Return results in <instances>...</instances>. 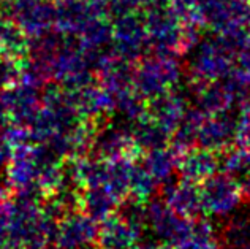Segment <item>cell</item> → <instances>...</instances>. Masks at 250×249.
Here are the masks:
<instances>
[{
  "mask_svg": "<svg viewBox=\"0 0 250 249\" xmlns=\"http://www.w3.org/2000/svg\"><path fill=\"white\" fill-rule=\"evenodd\" d=\"M182 78V68L177 57L149 52L135 64L133 88L146 100L177 88Z\"/></svg>",
  "mask_w": 250,
  "mask_h": 249,
  "instance_id": "1",
  "label": "cell"
},
{
  "mask_svg": "<svg viewBox=\"0 0 250 249\" xmlns=\"http://www.w3.org/2000/svg\"><path fill=\"white\" fill-rule=\"evenodd\" d=\"M190 54L192 57L187 65L190 83L208 84L222 80L234 68L236 56L217 34L210 38H203Z\"/></svg>",
  "mask_w": 250,
  "mask_h": 249,
  "instance_id": "2",
  "label": "cell"
},
{
  "mask_svg": "<svg viewBox=\"0 0 250 249\" xmlns=\"http://www.w3.org/2000/svg\"><path fill=\"white\" fill-rule=\"evenodd\" d=\"M201 208L206 216L228 218L246 200L241 182L228 173H215L200 184Z\"/></svg>",
  "mask_w": 250,
  "mask_h": 249,
  "instance_id": "3",
  "label": "cell"
},
{
  "mask_svg": "<svg viewBox=\"0 0 250 249\" xmlns=\"http://www.w3.org/2000/svg\"><path fill=\"white\" fill-rule=\"evenodd\" d=\"M90 154L103 160H116L122 157L138 160L143 157V151L135 145L128 122L106 119L98 124Z\"/></svg>",
  "mask_w": 250,
  "mask_h": 249,
  "instance_id": "4",
  "label": "cell"
},
{
  "mask_svg": "<svg viewBox=\"0 0 250 249\" xmlns=\"http://www.w3.org/2000/svg\"><path fill=\"white\" fill-rule=\"evenodd\" d=\"M147 228L157 238L173 249L182 246L192 235L193 219L182 218L163 199H150L146 203Z\"/></svg>",
  "mask_w": 250,
  "mask_h": 249,
  "instance_id": "5",
  "label": "cell"
},
{
  "mask_svg": "<svg viewBox=\"0 0 250 249\" xmlns=\"http://www.w3.org/2000/svg\"><path fill=\"white\" fill-rule=\"evenodd\" d=\"M114 49L121 57L138 62L150 52L146 11H136L113 19Z\"/></svg>",
  "mask_w": 250,
  "mask_h": 249,
  "instance_id": "6",
  "label": "cell"
},
{
  "mask_svg": "<svg viewBox=\"0 0 250 249\" xmlns=\"http://www.w3.org/2000/svg\"><path fill=\"white\" fill-rule=\"evenodd\" d=\"M8 117L13 124L30 127L42 108V88L19 81L2 92Z\"/></svg>",
  "mask_w": 250,
  "mask_h": 249,
  "instance_id": "7",
  "label": "cell"
},
{
  "mask_svg": "<svg viewBox=\"0 0 250 249\" xmlns=\"http://www.w3.org/2000/svg\"><path fill=\"white\" fill-rule=\"evenodd\" d=\"M234 110H227L222 113L206 114V119L203 121L201 129L198 132V145L215 153L227 149L228 146L234 145L236 138V127H238L239 113H234Z\"/></svg>",
  "mask_w": 250,
  "mask_h": 249,
  "instance_id": "8",
  "label": "cell"
},
{
  "mask_svg": "<svg viewBox=\"0 0 250 249\" xmlns=\"http://www.w3.org/2000/svg\"><path fill=\"white\" fill-rule=\"evenodd\" d=\"M97 237L98 222L81 209H75L61 219L52 243L65 249H80L85 245L97 243Z\"/></svg>",
  "mask_w": 250,
  "mask_h": 249,
  "instance_id": "9",
  "label": "cell"
},
{
  "mask_svg": "<svg viewBox=\"0 0 250 249\" xmlns=\"http://www.w3.org/2000/svg\"><path fill=\"white\" fill-rule=\"evenodd\" d=\"M173 178V176H171ZM167 180L162 182V199L182 216L195 219L203 213L201 208V191L200 184L176 176V180Z\"/></svg>",
  "mask_w": 250,
  "mask_h": 249,
  "instance_id": "10",
  "label": "cell"
},
{
  "mask_svg": "<svg viewBox=\"0 0 250 249\" xmlns=\"http://www.w3.org/2000/svg\"><path fill=\"white\" fill-rule=\"evenodd\" d=\"M143 233L116 211L98 224V249H141Z\"/></svg>",
  "mask_w": 250,
  "mask_h": 249,
  "instance_id": "11",
  "label": "cell"
},
{
  "mask_svg": "<svg viewBox=\"0 0 250 249\" xmlns=\"http://www.w3.org/2000/svg\"><path fill=\"white\" fill-rule=\"evenodd\" d=\"M219 168V153L201 146H193L177 157L176 173L182 180L201 184L209 176L215 175Z\"/></svg>",
  "mask_w": 250,
  "mask_h": 249,
  "instance_id": "12",
  "label": "cell"
},
{
  "mask_svg": "<svg viewBox=\"0 0 250 249\" xmlns=\"http://www.w3.org/2000/svg\"><path fill=\"white\" fill-rule=\"evenodd\" d=\"M187 108V97L181 94L179 91H176V88L147 100V114L162 124L171 134L181 124Z\"/></svg>",
  "mask_w": 250,
  "mask_h": 249,
  "instance_id": "13",
  "label": "cell"
},
{
  "mask_svg": "<svg viewBox=\"0 0 250 249\" xmlns=\"http://www.w3.org/2000/svg\"><path fill=\"white\" fill-rule=\"evenodd\" d=\"M38 172H40V163L34 153V143L16 146L6 170L10 186L15 187L18 192L35 186Z\"/></svg>",
  "mask_w": 250,
  "mask_h": 249,
  "instance_id": "14",
  "label": "cell"
},
{
  "mask_svg": "<svg viewBox=\"0 0 250 249\" xmlns=\"http://www.w3.org/2000/svg\"><path fill=\"white\" fill-rule=\"evenodd\" d=\"M130 127L135 145L143 151V154L157 148L169 146L171 135L173 134L155 119H152L149 114L143 116L141 119L135 121L133 124H130Z\"/></svg>",
  "mask_w": 250,
  "mask_h": 249,
  "instance_id": "15",
  "label": "cell"
},
{
  "mask_svg": "<svg viewBox=\"0 0 250 249\" xmlns=\"http://www.w3.org/2000/svg\"><path fill=\"white\" fill-rule=\"evenodd\" d=\"M205 119H206V113L201 108H198L196 105L188 107L181 124L176 127L173 135H171L169 146L177 154H182L198 145V132Z\"/></svg>",
  "mask_w": 250,
  "mask_h": 249,
  "instance_id": "16",
  "label": "cell"
},
{
  "mask_svg": "<svg viewBox=\"0 0 250 249\" xmlns=\"http://www.w3.org/2000/svg\"><path fill=\"white\" fill-rule=\"evenodd\" d=\"M133 162L135 160L130 159V157L106 160L103 187L113 195L119 205L130 197V172Z\"/></svg>",
  "mask_w": 250,
  "mask_h": 249,
  "instance_id": "17",
  "label": "cell"
},
{
  "mask_svg": "<svg viewBox=\"0 0 250 249\" xmlns=\"http://www.w3.org/2000/svg\"><path fill=\"white\" fill-rule=\"evenodd\" d=\"M117 206H119V203L103 186L81 189L80 209L98 224L106 219L108 216L116 213Z\"/></svg>",
  "mask_w": 250,
  "mask_h": 249,
  "instance_id": "18",
  "label": "cell"
},
{
  "mask_svg": "<svg viewBox=\"0 0 250 249\" xmlns=\"http://www.w3.org/2000/svg\"><path fill=\"white\" fill-rule=\"evenodd\" d=\"M177 157H179V154L173 148L165 146L144 153L141 157V162L152 173L154 178L159 181V184H162L163 181L169 180L176 173Z\"/></svg>",
  "mask_w": 250,
  "mask_h": 249,
  "instance_id": "19",
  "label": "cell"
},
{
  "mask_svg": "<svg viewBox=\"0 0 250 249\" xmlns=\"http://www.w3.org/2000/svg\"><path fill=\"white\" fill-rule=\"evenodd\" d=\"M220 241L228 249H250V214L228 218L220 232Z\"/></svg>",
  "mask_w": 250,
  "mask_h": 249,
  "instance_id": "20",
  "label": "cell"
},
{
  "mask_svg": "<svg viewBox=\"0 0 250 249\" xmlns=\"http://www.w3.org/2000/svg\"><path fill=\"white\" fill-rule=\"evenodd\" d=\"M159 186V181L154 178L141 159L135 160L130 172V197L146 205L150 199H154Z\"/></svg>",
  "mask_w": 250,
  "mask_h": 249,
  "instance_id": "21",
  "label": "cell"
},
{
  "mask_svg": "<svg viewBox=\"0 0 250 249\" xmlns=\"http://www.w3.org/2000/svg\"><path fill=\"white\" fill-rule=\"evenodd\" d=\"M219 162H220V172L228 173L231 176L242 175L249 170L247 159H246V151L238 145H231L227 149H223L219 153Z\"/></svg>",
  "mask_w": 250,
  "mask_h": 249,
  "instance_id": "22",
  "label": "cell"
},
{
  "mask_svg": "<svg viewBox=\"0 0 250 249\" xmlns=\"http://www.w3.org/2000/svg\"><path fill=\"white\" fill-rule=\"evenodd\" d=\"M22 64L15 57L0 54V92L13 88L21 81L22 76Z\"/></svg>",
  "mask_w": 250,
  "mask_h": 249,
  "instance_id": "23",
  "label": "cell"
},
{
  "mask_svg": "<svg viewBox=\"0 0 250 249\" xmlns=\"http://www.w3.org/2000/svg\"><path fill=\"white\" fill-rule=\"evenodd\" d=\"M141 10H143L141 0H108V5H106V13L111 21L116 18L131 15V13H136Z\"/></svg>",
  "mask_w": 250,
  "mask_h": 249,
  "instance_id": "24",
  "label": "cell"
},
{
  "mask_svg": "<svg viewBox=\"0 0 250 249\" xmlns=\"http://www.w3.org/2000/svg\"><path fill=\"white\" fill-rule=\"evenodd\" d=\"M198 3L200 0H169V5L177 11L181 19H186L198 6Z\"/></svg>",
  "mask_w": 250,
  "mask_h": 249,
  "instance_id": "25",
  "label": "cell"
},
{
  "mask_svg": "<svg viewBox=\"0 0 250 249\" xmlns=\"http://www.w3.org/2000/svg\"><path fill=\"white\" fill-rule=\"evenodd\" d=\"M234 68L239 71V73L246 78L250 83V48L244 49L236 56V62H234Z\"/></svg>",
  "mask_w": 250,
  "mask_h": 249,
  "instance_id": "26",
  "label": "cell"
},
{
  "mask_svg": "<svg viewBox=\"0 0 250 249\" xmlns=\"http://www.w3.org/2000/svg\"><path fill=\"white\" fill-rule=\"evenodd\" d=\"M143 2V10H152V8H160V6L169 5V0H141Z\"/></svg>",
  "mask_w": 250,
  "mask_h": 249,
  "instance_id": "27",
  "label": "cell"
},
{
  "mask_svg": "<svg viewBox=\"0 0 250 249\" xmlns=\"http://www.w3.org/2000/svg\"><path fill=\"white\" fill-rule=\"evenodd\" d=\"M241 186H242V192H244L246 200H250V175L246 176L244 181L241 182Z\"/></svg>",
  "mask_w": 250,
  "mask_h": 249,
  "instance_id": "28",
  "label": "cell"
},
{
  "mask_svg": "<svg viewBox=\"0 0 250 249\" xmlns=\"http://www.w3.org/2000/svg\"><path fill=\"white\" fill-rule=\"evenodd\" d=\"M141 249H173L169 245H167V243H154V245H146V246H141Z\"/></svg>",
  "mask_w": 250,
  "mask_h": 249,
  "instance_id": "29",
  "label": "cell"
},
{
  "mask_svg": "<svg viewBox=\"0 0 250 249\" xmlns=\"http://www.w3.org/2000/svg\"><path fill=\"white\" fill-rule=\"evenodd\" d=\"M244 151H246V159H247V165H249V168H250V148H246Z\"/></svg>",
  "mask_w": 250,
  "mask_h": 249,
  "instance_id": "30",
  "label": "cell"
},
{
  "mask_svg": "<svg viewBox=\"0 0 250 249\" xmlns=\"http://www.w3.org/2000/svg\"><path fill=\"white\" fill-rule=\"evenodd\" d=\"M46 249H65V248H62V246H59V245H54V243H51L48 248Z\"/></svg>",
  "mask_w": 250,
  "mask_h": 249,
  "instance_id": "31",
  "label": "cell"
},
{
  "mask_svg": "<svg viewBox=\"0 0 250 249\" xmlns=\"http://www.w3.org/2000/svg\"><path fill=\"white\" fill-rule=\"evenodd\" d=\"M3 2H5V0H0V5H2V3H3Z\"/></svg>",
  "mask_w": 250,
  "mask_h": 249,
  "instance_id": "32",
  "label": "cell"
},
{
  "mask_svg": "<svg viewBox=\"0 0 250 249\" xmlns=\"http://www.w3.org/2000/svg\"><path fill=\"white\" fill-rule=\"evenodd\" d=\"M249 2H250V0H249Z\"/></svg>",
  "mask_w": 250,
  "mask_h": 249,
  "instance_id": "33",
  "label": "cell"
}]
</instances>
